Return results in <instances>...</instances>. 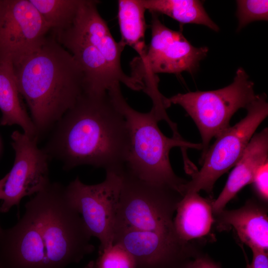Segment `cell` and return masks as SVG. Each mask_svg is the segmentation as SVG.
I'll list each match as a JSON object with an SVG mask.
<instances>
[{
  "label": "cell",
  "instance_id": "cell-1",
  "mask_svg": "<svg viewBox=\"0 0 268 268\" xmlns=\"http://www.w3.org/2000/svg\"><path fill=\"white\" fill-rule=\"evenodd\" d=\"M65 187L50 183L25 204L13 227L0 224V268H65L95 250Z\"/></svg>",
  "mask_w": 268,
  "mask_h": 268
},
{
  "label": "cell",
  "instance_id": "cell-2",
  "mask_svg": "<svg viewBox=\"0 0 268 268\" xmlns=\"http://www.w3.org/2000/svg\"><path fill=\"white\" fill-rule=\"evenodd\" d=\"M129 146L126 120L108 92H83L56 124L43 149L65 170L88 165L121 174Z\"/></svg>",
  "mask_w": 268,
  "mask_h": 268
},
{
  "label": "cell",
  "instance_id": "cell-3",
  "mask_svg": "<svg viewBox=\"0 0 268 268\" xmlns=\"http://www.w3.org/2000/svg\"><path fill=\"white\" fill-rule=\"evenodd\" d=\"M11 60L19 92L40 136L55 125L83 93V73L53 34Z\"/></svg>",
  "mask_w": 268,
  "mask_h": 268
},
{
  "label": "cell",
  "instance_id": "cell-4",
  "mask_svg": "<svg viewBox=\"0 0 268 268\" xmlns=\"http://www.w3.org/2000/svg\"><path fill=\"white\" fill-rule=\"evenodd\" d=\"M108 94L124 116L129 131L130 146L125 169L141 180L172 187L184 195L187 181L173 171L170 151L174 147L201 149V143L165 136L158 127L159 121L153 110L141 113L132 108L122 93L120 83L109 89Z\"/></svg>",
  "mask_w": 268,
  "mask_h": 268
},
{
  "label": "cell",
  "instance_id": "cell-5",
  "mask_svg": "<svg viewBox=\"0 0 268 268\" xmlns=\"http://www.w3.org/2000/svg\"><path fill=\"white\" fill-rule=\"evenodd\" d=\"M151 13L150 43L144 61L135 58L131 63V76L143 83V91L153 104L159 105L163 102L164 96L159 90L156 74H179L187 71L192 74L206 56L208 49L194 47L181 31L168 28L161 22L157 14Z\"/></svg>",
  "mask_w": 268,
  "mask_h": 268
},
{
  "label": "cell",
  "instance_id": "cell-6",
  "mask_svg": "<svg viewBox=\"0 0 268 268\" xmlns=\"http://www.w3.org/2000/svg\"><path fill=\"white\" fill-rule=\"evenodd\" d=\"M254 84L242 67L238 68L233 82L214 90L178 93L168 98L181 106L192 118L201 135L203 157L210 140L230 127L232 116L246 108L256 98Z\"/></svg>",
  "mask_w": 268,
  "mask_h": 268
},
{
  "label": "cell",
  "instance_id": "cell-7",
  "mask_svg": "<svg viewBox=\"0 0 268 268\" xmlns=\"http://www.w3.org/2000/svg\"><path fill=\"white\" fill-rule=\"evenodd\" d=\"M183 196L172 187L141 180L125 168L114 231L175 230L173 216Z\"/></svg>",
  "mask_w": 268,
  "mask_h": 268
},
{
  "label": "cell",
  "instance_id": "cell-8",
  "mask_svg": "<svg viewBox=\"0 0 268 268\" xmlns=\"http://www.w3.org/2000/svg\"><path fill=\"white\" fill-rule=\"evenodd\" d=\"M246 109L247 113L243 119L215 137L214 143L201 159V168L195 170L191 180L185 185V194L201 190L211 193L217 180L235 166L256 130L268 115L267 95L257 94Z\"/></svg>",
  "mask_w": 268,
  "mask_h": 268
},
{
  "label": "cell",
  "instance_id": "cell-9",
  "mask_svg": "<svg viewBox=\"0 0 268 268\" xmlns=\"http://www.w3.org/2000/svg\"><path fill=\"white\" fill-rule=\"evenodd\" d=\"M122 174L106 172L104 180L95 185L85 184L77 177L65 187L68 201L91 236L99 239V252L113 244Z\"/></svg>",
  "mask_w": 268,
  "mask_h": 268
},
{
  "label": "cell",
  "instance_id": "cell-10",
  "mask_svg": "<svg viewBox=\"0 0 268 268\" xmlns=\"http://www.w3.org/2000/svg\"><path fill=\"white\" fill-rule=\"evenodd\" d=\"M114 243L122 245L132 254L136 268H185L200 254L189 242L181 239L175 230L116 229Z\"/></svg>",
  "mask_w": 268,
  "mask_h": 268
},
{
  "label": "cell",
  "instance_id": "cell-11",
  "mask_svg": "<svg viewBox=\"0 0 268 268\" xmlns=\"http://www.w3.org/2000/svg\"><path fill=\"white\" fill-rule=\"evenodd\" d=\"M11 145L15 159L3 188L0 212L6 213L14 205L19 206L25 197L44 189L50 183L48 155L37 145L38 139L23 132L14 131Z\"/></svg>",
  "mask_w": 268,
  "mask_h": 268
},
{
  "label": "cell",
  "instance_id": "cell-12",
  "mask_svg": "<svg viewBox=\"0 0 268 268\" xmlns=\"http://www.w3.org/2000/svg\"><path fill=\"white\" fill-rule=\"evenodd\" d=\"M50 31L30 0H0V58L12 60L30 51Z\"/></svg>",
  "mask_w": 268,
  "mask_h": 268
},
{
  "label": "cell",
  "instance_id": "cell-13",
  "mask_svg": "<svg viewBox=\"0 0 268 268\" xmlns=\"http://www.w3.org/2000/svg\"><path fill=\"white\" fill-rule=\"evenodd\" d=\"M98 3L97 0H81L73 22L68 28L100 52L120 83L133 90H143L144 85L142 82L123 71L121 57L126 45L114 39L107 23L98 12Z\"/></svg>",
  "mask_w": 268,
  "mask_h": 268
},
{
  "label": "cell",
  "instance_id": "cell-14",
  "mask_svg": "<svg viewBox=\"0 0 268 268\" xmlns=\"http://www.w3.org/2000/svg\"><path fill=\"white\" fill-rule=\"evenodd\" d=\"M59 43L73 57L83 75V92L101 95L120 82L105 58L92 45L69 28L53 33Z\"/></svg>",
  "mask_w": 268,
  "mask_h": 268
},
{
  "label": "cell",
  "instance_id": "cell-15",
  "mask_svg": "<svg viewBox=\"0 0 268 268\" xmlns=\"http://www.w3.org/2000/svg\"><path fill=\"white\" fill-rule=\"evenodd\" d=\"M268 161V129L252 136L243 154L229 175L218 198L212 201L213 213L223 210L226 204L245 186L252 183L259 167Z\"/></svg>",
  "mask_w": 268,
  "mask_h": 268
},
{
  "label": "cell",
  "instance_id": "cell-16",
  "mask_svg": "<svg viewBox=\"0 0 268 268\" xmlns=\"http://www.w3.org/2000/svg\"><path fill=\"white\" fill-rule=\"evenodd\" d=\"M216 214L221 229L233 227L241 242L251 249L268 251V217L262 204L250 200L239 209H223Z\"/></svg>",
  "mask_w": 268,
  "mask_h": 268
},
{
  "label": "cell",
  "instance_id": "cell-17",
  "mask_svg": "<svg viewBox=\"0 0 268 268\" xmlns=\"http://www.w3.org/2000/svg\"><path fill=\"white\" fill-rule=\"evenodd\" d=\"M16 82L12 60L0 58V110L2 126H19L23 133L37 138L39 135L31 117L26 112L21 99Z\"/></svg>",
  "mask_w": 268,
  "mask_h": 268
},
{
  "label": "cell",
  "instance_id": "cell-18",
  "mask_svg": "<svg viewBox=\"0 0 268 268\" xmlns=\"http://www.w3.org/2000/svg\"><path fill=\"white\" fill-rule=\"evenodd\" d=\"M173 220L179 237L186 242L207 235L214 222L212 201L198 193L185 194L179 202Z\"/></svg>",
  "mask_w": 268,
  "mask_h": 268
},
{
  "label": "cell",
  "instance_id": "cell-19",
  "mask_svg": "<svg viewBox=\"0 0 268 268\" xmlns=\"http://www.w3.org/2000/svg\"><path fill=\"white\" fill-rule=\"evenodd\" d=\"M150 13L163 14L182 24L204 25L218 32L217 25L206 12L201 1L198 0H142Z\"/></svg>",
  "mask_w": 268,
  "mask_h": 268
},
{
  "label": "cell",
  "instance_id": "cell-20",
  "mask_svg": "<svg viewBox=\"0 0 268 268\" xmlns=\"http://www.w3.org/2000/svg\"><path fill=\"white\" fill-rule=\"evenodd\" d=\"M142 0L118 1V19L121 40L136 52L146 47L145 33L146 9Z\"/></svg>",
  "mask_w": 268,
  "mask_h": 268
},
{
  "label": "cell",
  "instance_id": "cell-21",
  "mask_svg": "<svg viewBox=\"0 0 268 268\" xmlns=\"http://www.w3.org/2000/svg\"><path fill=\"white\" fill-rule=\"evenodd\" d=\"M54 33L64 31L73 23L81 0H30Z\"/></svg>",
  "mask_w": 268,
  "mask_h": 268
},
{
  "label": "cell",
  "instance_id": "cell-22",
  "mask_svg": "<svg viewBox=\"0 0 268 268\" xmlns=\"http://www.w3.org/2000/svg\"><path fill=\"white\" fill-rule=\"evenodd\" d=\"M94 262L96 268H136L132 254L118 243L99 252V256Z\"/></svg>",
  "mask_w": 268,
  "mask_h": 268
},
{
  "label": "cell",
  "instance_id": "cell-23",
  "mask_svg": "<svg viewBox=\"0 0 268 268\" xmlns=\"http://www.w3.org/2000/svg\"><path fill=\"white\" fill-rule=\"evenodd\" d=\"M236 3V15L238 20L237 31L255 21H268V0H239Z\"/></svg>",
  "mask_w": 268,
  "mask_h": 268
},
{
  "label": "cell",
  "instance_id": "cell-24",
  "mask_svg": "<svg viewBox=\"0 0 268 268\" xmlns=\"http://www.w3.org/2000/svg\"><path fill=\"white\" fill-rule=\"evenodd\" d=\"M268 161L262 164L256 172L253 181L254 189L263 201L268 200Z\"/></svg>",
  "mask_w": 268,
  "mask_h": 268
},
{
  "label": "cell",
  "instance_id": "cell-25",
  "mask_svg": "<svg viewBox=\"0 0 268 268\" xmlns=\"http://www.w3.org/2000/svg\"><path fill=\"white\" fill-rule=\"evenodd\" d=\"M185 268H221V266L207 255L200 253L192 260Z\"/></svg>",
  "mask_w": 268,
  "mask_h": 268
},
{
  "label": "cell",
  "instance_id": "cell-26",
  "mask_svg": "<svg viewBox=\"0 0 268 268\" xmlns=\"http://www.w3.org/2000/svg\"><path fill=\"white\" fill-rule=\"evenodd\" d=\"M253 259L251 264H247L246 268H268V251L258 248L251 249Z\"/></svg>",
  "mask_w": 268,
  "mask_h": 268
},
{
  "label": "cell",
  "instance_id": "cell-27",
  "mask_svg": "<svg viewBox=\"0 0 268 268\" xmlns=\"http://www.w3.org/2000/svg\"><path fill=\"white\" fill-rule=\"evenodd\" d=\"M7 175V174H6L2 178L0 179V200H1L2 192Z\"/></svg>",
  "mask_w": 268,
  "mask_h": 268
},
{
  "label": "cell",
  "instance_id": "cell-28",
  "mask_svg": "<svg viewBox=\"0 0 268 268\" xmlns=\"http://www.w3.org/2000/svg\"><path fill=\"white\" fill-rule=\"evenodd\" d=\"M84 268H96L95 265V262H90Z\"/></svg>",
  "mask_w": 268,
  "mask_h": 268
}]
</instances>
